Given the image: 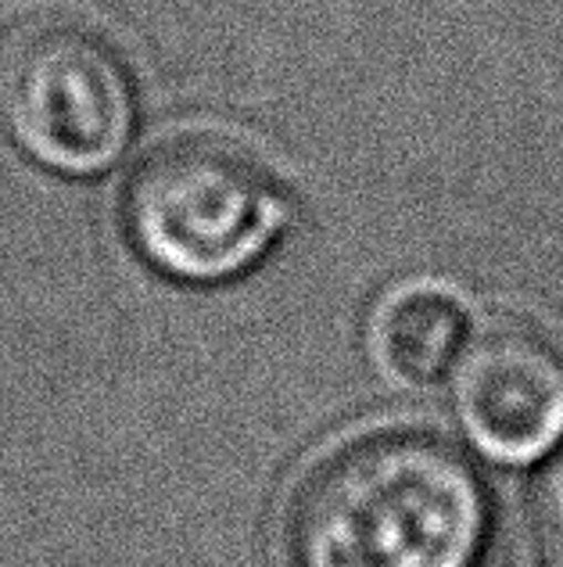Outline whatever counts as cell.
Returning a JSON list of instances; mask_svg holds the SVG:
<instances>
[{
  "label": "cell",
  "instance_id": "6da1fadb",
  "mask_svg": "<svg viewBox=\"0 0 563 567\" xmlns=\"http://www.w3.org/2000/svg\"><path fill=\"white\" fill-rule=\"evenodd\" d=\"M488 492L441 435L384 427L337 445L291 503L294 567H473Z\"/></svg>",
  "mask_w": 563,
  "mask_h": 567
},
{
  "label": "cell",
  "instance_id": "7a4b0ae2",
  "mask_svg": "<svg viewBox=\"0 0 563 567\" xmlns=\"http://www.w3.org/2000/svg\"><path fill=\"white\" fill-rule=\"evenodd\" d=\"M291 208L262 162L216 133H180L133 166L123 227L161 277L219 284L248 274L288 230Z\"/></svg>",
  "mask_w": 563,
  "mask_h": 567
},
{
  "label": "cell",
  "instance_id": "3957f363",
  "mask_svg": "<svg viewBox=\"0 0 563 567\" xmlns=\"http://www.w3.org/2000/svg\"><path fill=\"white\" fill-rule=\"evenodd\" d=\"M0 126L43 169H112L137 130L129 65L76 14H29L0 33Z\"/></svg>",
  "mask_w": 563,
  "mask_h": 567
},
{
  "label": "cell",
  "instance_id": "277c9868",
  "mask_svg": "<svg viewBox=\"0 0 563 567\" xmlns=\"http://www.w3.org/2000/svg\"><path fill=\"white\" fill-rule=\"evenodd\" d=\"M463 439L499 467H531L563 445V352L528 323H488L452 363Z\"/></svg>",
  "mask_w": 563,
  "mask_h": 567
},
{
  "label": "cell",
  "instance_id": "5b68a950",
  "mask_svg": "<svg viewBox=\"0 0 563 567\" xmlns=\"http://www.w3.org/2000/svg\"><path fill=\"white\" fill-rule=\"evenodd\" d=\"M467 338L463 298L441 280L398 284L369 317V355L384 378L409 388L446 378Z\"/></svg>",
  "mask_w": 563,
  "mask_h": 567
},
{
  "label": "cell",
  "instance_id": "8992f818",
  "mask_svg": "<svg viewBox=\"0 0 563 567\" xmlns=\"http://www.w3.org/2000/svg\"><path fill=\"white\" fill-rule=\"evenodd\" d=\"M528 539L539 567H563V445L531 477Z\"/></svg>",
  "mask_w": 563,
  "mask_h": 567
}]
</instances>
